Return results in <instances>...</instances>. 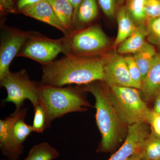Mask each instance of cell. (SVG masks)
Instances as JSON below:
<instances>
[{
	"mask_svg": "<svg viewBox=\"0 0 160 160\" xmlns=\"http://www.w3.org/2000/svg\"><path fill=\"white\" fill-rule=\"evenodd\" d=\"M22 10L23 14L27 16L47 23L59 29L66 36L69 35V32L58 19L51 5L47 0H42Z\"/></svg>",
	"mask_w": 160,
	"mask_h": 160,
	"instance_id": "7c38bea8",
	"label": "cell"
},
{
	"mask_svg": "<svg viewBox=\"0 0 160 160\" xmlns=\"http://www.w3.org/2000/svg\"><path fill=\"white\" fill-rule=\"evenodd\" d=\"M118 25V34L113 44L114 47H118L134 31L136 26L135 22L126 10L125 6L118 9L116 14Z\"/></svg>",
	"mask_w": 160,
	"mask_h": 160,
	"instance_id": "9a60e30c",
	"label": "cell"
},
{
	"mask_svg": "<svg viewBox=\"0 0 160 160\" xmlns=\"http://www.w3.org/2000/svg\"></svg>",
	"mask_w": 160,
	"mask_h": 160,
	"instance_id": "e575fe53",
	"label": "cell"
},
{
	"mask_svg": "<svg viewBox=\"0 0 160 160\" xmlns=\"http://www.w3.org/2000/svg\"><path fill=\"white\" fill-rule=\"evenodd\" d=\"M147 36L146 23L138 24L132 33L118 46V53L134 54L142 49L146 44L145 40Z\"/></svg>",
	"mask_w": 160,
	"mask_h": 160,
	"instance_id": "5bb4252c",
	"label": "cell"
},
{
	"mask_svg": "<svg viewBox=\"0 0 160 160\" xmlns=\"http://www.w3.org/2000/svg\"><path fill=\"white\" fill-rule=\"evenodd\" d=\"M156 55L154 46L147 42L133 55V57L141 72L142 80L149 71Z\"/></svg>",
	"mask_w": 160,
	"mask_h": 160,
	"instance_id": "e0dca14e",
	"label": "cell"
},
{
	"mask_svg": "<svg viewBox=\"0 0 160 160\" xmlns=\"http://www.w3.org/2000/svg\"><path fill=\"white\" fill-rule=\"evenodd\" d=\"M103 81L109 86L137 89L129 74L125 58L118 54L113 53L106 57Z\"/></svg>",
	"mask_w": 160,
	"mask_h": 160,
	"instance_id": "30bf717a",
	"label": "cell"
},
{
	"mask_svg": "<svg viewBox=\"0 0 160 160\" xmlns=\"http://www.w3.org/2000/svg\"><path fill=\"white\" fill-rule=\"evenodd\" d=\"M145 122L135 123L128 126V133L122 146L108 160H127L140 151L149 135Z\"/></svg>",
	"mask_w": 160,
	"mask_h": 160,
	"instance_id": "8fae6325",
	"label": "cell"
},
{
	"mask_svg": "<svg viewBox=\"0 0 160 160\" xmlns=\"http://www.w3.org/2000/svg\"><path fill=\"white\" fill-rule=\"evenodd\" d=\"M1 160H8V159H2Z\"/></svg>",
	"mask_w": 160,
	"mask_h": 160,
	"instance_id": "836d02e7",
	"label": "cell"
},
{
	"mask_svg": "<svg viewBox=\"0 0 160 160\" xmlns=\"http://www.w3.org/2000/svg\"><path fill=\"white\" fill-rule=\"evenodd\" d=\"M127 160H142V157L140 154V151L135 153Z\"/></svg>",
	"mask_w": 160,
	"mask_h": 160,
	"instance_id": "d6a6232c",
	"label": "cell"
},
{
	"mask_svg": "<svg viewBox=\"0 0 160 160\" xmlns=\"http://www.w3.org/2000/svg\"><path fill=\"white\" fill-rule=\"evenodd\" d=\"M98 8L96 0H82L78 7L75 20L80 22H90L97 17Z\"/></svg>",
	"mask_w": 160,
	"mask_h": 160,
	"instance_id": "ffe728a7",
	"label": "cell"
},
{
	"mask_svg": "<svg viewBox=\"0 0 160 160\" xmlns=\"http://www.w3.org/2000/svg\"><path fill=\"white\" fill-rule=\"evenodd\" d=\"M74 9V22L75 21L76 15L78 7L82 0H69Z\"/></svg>",
	"mask_w": 160,
	"mask_h": 160,
	"instance_id": "4dcf8cb0",
	"label": "cell"
},
{
	"mask_svg": "<svg viewBox=\"0 0 160 160\" xmlns=\"http://www.w3.org/2000/svg\"><path fill=\"white\" fill-rule=\"evenodd\" d=\"M34 118L32 126L34 132L42 133L45 129L49 128L48 118L46 110L40 103L34 106Z\"/></svg>",
	"mask_w": 160,
	"mask_h": 160,
	"instance_id": "cb8c5ba5",
	"label": "cell"
},
{
	"mask_svg": "<svg viewBox=\"0 0 160 160\" xmlns=\"http://www.w3.org/2000/svg\"><path fill=\"white\" fill-rule=\"evenodd\" d=\"M27 115H25L18 119L13 123L12 132L16 142L22 145L27 138L33 132L32 126L28 125L25 122Z\"/></svg>",
	"mask_w": 160,
	"mask_h": 160,
	"instance_id": "44dd1931",
	"label": "cell"
},
{
	"mask_svg": "<svg viewBox=\"0 0 160 160\" xmlns=\"http://www.w3.org/2000/svg\"><path fill=\"white\" fill-rule=\"evenodd\" d=\"M145 11L148 19L160 17V0H146Z\"/></svg>",
	"mask_w": 160,
	"mask_h": 160,
	"instance_id": "4316f807",
	"label": "cell"
},
{
	"mask_svg": "<svg viewBox=\"0 0 160 160\" xmlns=\"http://www.w3.org/2000/svg\"><path fill=\"white\" fill-rule=\"evenodd\" d=\"M28 108L15 109L13 113L4 119L0 120V149L2 154L8 160H18L23 153L24 146L16 142L12 128L18 118L27 115Z\"/></svg>",
	"mask_w": 160,
	"mask_h": 160,
	"instance_id": "ba28073f",
	"label": "cell"
},
{
	"mask_svg": "<svg viewBox=\"0 0 160 160\" xmlns=\"http://www.w3.org/2000/svg\"><path fill=\"white\" fill-rule=\"evenodd\" d=\"M42 0H18V7L20 10H22L26 7L37 4Z\"/></svg>",
	"mask_w": 160,
	"mask_h": 160,
	"instance_id": "f546056e",
	"label": "cell"
},
{
	"mask_svg": "<svg viewBox=\"0 0 160 160\" xmlns=\"http://www.w3.org/2000/svg\"><path fill=\"white\" fill-rule=\"evenodd\" d=\"M0 8L4 12L14 13L15 11L13 0H0Z\"/></svg>",
	"mask_w": 160,
	"mask_h": 160,
	"instance_id": "f1b7e54d",
	"label": "cell"
},
{
	"mask_svg": "<svg viewBox=\"0 0 160 160\" xmlns=\"http://www.w3.org/2000/svg\"><path fill=\"white\" fill-rule=\"evenodd\" d=\"M146 122L152 127V132L160 136V114L153 110H150Z\"/></svg>",
	"mask_w": 160,
	"mask_h": 160,
	"instance_id": "83f0119b",
	"label": "cell"
},
{
	"mask_svg": "<svg viewBox=\"0 0 160 160\" xmlns=\"http://www.w3.org/2000/svg\"><path fill=\"white\" fill-rule=\"evenodd\" d=\"M125 58L132 82L136 86L137 89H141L142 78L141 72L134 58L130 56Z\"/></svg>",
	"mask_w": 160,
	"mask_h": 160,
	"instance_id": "d4e9b609",
	"label": "cell"
},
{
	"mask_svg": "<svg viewBox=\"0 0 160 160\" xmlns=\"http://www.w3.org/2000/svg\"><path fill=\"white\" fill-rule=\"evenodd\" d=\"M1 87L7 92V97L3 102H12L16 109L22 108L26 100H29L33 106L39 104L40 83L31 81L26 70L18 72H9L0 79Z\"/></svg>",
	"mask_w": 160,
	"mask_h": 160,
	"instance_id": "5b68a950",
	"label": "cell"
},
{
	"mask_svg": "<svg viewBox=\"0 0 160 160\" xmlns=\"http://www.w3.org/2000/svg\"><path fill=\"white\" fill-rule=\"evenodd\" d=\"M109 99L124 124L128 126L146 122L150 109L142 99L137 89L109 86Z\"/></svg>",
	"mask_w": 160,
	"mask_h": 160,
	"instance_id": "277c9868",
	"label": "cell"
},
{
	"mask_svg": "<svg viewBox=\"0 0 160 160\" xmlns=\"http://www.w3.org/2000/svg\"><path fill=\"white\" fill-rule=\"evenodd\" d=\"M20 53L44 65L53 61L60 52H65L64 39L52 40L31 36Z\"/></svg>",
	"mask_w": 160,
	"mask_h": 160,
	"instance_id": "52a82bcc",
	"label": "cell"
},
{
	"mask_svg": "<svg viewBox=\"0 0 160 160\" xmlns=\"http://www.w3.org/2000/svg\"><path fill=\"white\" fill-rule=\"evenodd\" d=\"M94 96L96 110L97 124L102 136L101 148L109 150L117 143L120 138L124 124L109 99L108 93L99 85L88 84L85 88Z\"/></svg>",
	"mask_w": 160,
	"mask_h": 160,
	"instance_id": "3957f363",
	"label": "cell"
},
{
	"mask_svg": "<svg viewBox=\"0 0 160 160\" xmlns=\"http://www.w3.org/2000/svg\"><path fill=\"white\" fill-rule=\"evenodd\" d=\"M146 26L148 42L160 50V17L147 19Z\"/></svg>",
	"mask_w": 160,
	"mask_h": 160,
	"instance_id": "603a6c76",
	"label": "cell"
},
{
	"mask_svg": "<svg viewBox=\"0 0 160 160\" xmlns=\"http://www.w3.org/2000/svg\"><path fill=\"white\" fill-rule=\"evenodd\" d=\"M141 89L146 100L160 93V54H157L149 71L142 81Z\"/></svg>",
	"mask_w": 160,
	"mask_h": 160,
	"instance_id": "4fadbf2b",
	"label": "cell"
},
{
	"mask_svg": "<svg viewBox=\"0 0 160 160\" xmlns=\"http://www.w3.org/2000/svg\"><path fill=\"white\" fill-rule=\"evenodd\" d=\"M46 110L48 125L69 113L84 111L89 106L81 92L71 86H40L39 102Z\"/></svg>",
	"mask_w": 160,
	"mask_h": 160,
	"instance_id": "7a4b0ae2",
	"label": "cell"
},
{
	"mask_svg": "<svg viewBox=\"0 0 160 160\" xmlns=\"http://www.w3.org/2000/svg\"><path fill=\"white\" fill-rule=\"evenodd\" d=\"M59 155L56 149L49 143L44 142L33 146L24 160H53L58 157Z\"/></svg>",
	"mask_w": 160,
	"mask_h": 160,
	"instance_id": "ac0fdd59",
	"label": "cell"
},
{
	"mask_svg": "<svg viewBox=\"0 0 160 160\" xmlns=\"http://www.w3.org/2000/svg\"><path fill=\"white\" fill-rule=\"evenodd\" d=\"M122 0H98L99 4L104 13L109 18H113L118 6Z\"/></svg>",
	"mask_w": 160,
	"mask_h": 160,
	"instance_id": "484cf974",
	"label": "cell"
},
{
	"mask_svg": "<svg viewBox=\"0 0 160 160\" xmlns=\"http://www.w3.org/2000/svg\"><path fill=\"white\" fill-rule=\"evenodd\" d=\"M142 160H160V136L152 132L140 151Z\"/></svg>",
	"mask_w": 160,
	"mask_h": 160,
	"instance_id": "d6986e66",
	"label": "cell"
},
{
	"mask_svg": "<svg viewBox=\"0 0 160 160\" xmlns=\"http://www.w3.org/2000/svg\"><path fill=\"white\" fill-rule=\"evenodd\" d=\"M153 111L160 114V93L156 97Z\"/></svg>",
	"mask_w": 160,
	"mask_h": 160,
	"instance_id": "1f68e13d",
	"label": "cell"
},
{
	"mask_svg": "<svg viewBox=\"0 0 160 160\" xmlns=\"http://www.w3.org/2000/svg\"><path fill=\"white\" fill-rule=\"evenodd\" d=\"M105 61L106 57L67 55L44 65L40 85L60 87L72 84L88 85L103 81Z\"/></svg>",
	"mask_w": 160,
	"mask_h": 160,
	"instance_id": "6da1fadb",
	"label": "cell"
},
{
	"mask_svg": "<svg viewBox=\"0 0 160 160\" xmlns=\"http://www.w3.org/2000/svg\"><path fill=\"white\" fill-rule=\"evenodd\" d=\"M146 1L126 0L125 7L135 23L138 24L145 22L148 19L145 11Z\"/></svg>",
	"mask_w": 160,
	"mask_h": 160,
	"instance_id": "7402d4cb",
	"label": "cell"
},
{
	"mask_svg": "<svg viewBox=\"0 0 160 160\" xmlns=\"http://www.w3.org/2000/svg\"><path fill=\"white\" fill-rule=\"evenodd\" d=\"M32 35L30 32L13 30L4 35L0 48V79L10 72L11 62Z\"/></svg>",
	"mask_w": 160,
	"mask_h": 160,
	"instance_id": "9c48e42d",
	"label": "cell"
},
{
	"mask_svg": "<svg viewBox=\"0 0 160 160\" xmlns=\"http://www.w3.org/2000/svg\"><path fill=\"white\" fill-rule=\"evenodd\" d=\"M60 22L68 32L74 22V9L69 0H47Z\"/></svg>",
	"mask_w": 160,
	"mask_h": 160,
	"instance_id": "2e32d148",
	"label": "cell"
},
{
	"mask_svg": "<svg viewBox=\"0 0 160 160\" xmlns=\"http://www.w3.org/2000/svg\"><path fill=\"white\" fill-rule=\"evenodd\" d=\"M64 39L66 55L97 53L105 49L109 43L107 36L98 26H91L71 36H67Z\"/></svg>",
	"mask_w": 160,
	"mask_h": 160,
	"instance_id": "8992f818",
	"label": "cell"
}]
</instances>
